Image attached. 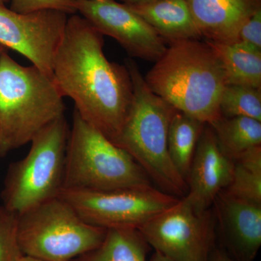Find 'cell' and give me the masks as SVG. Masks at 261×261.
Here are the masks:
<instances>
[{"instance_id":"obj_27","label":"cell","mask_w":261,"mask_h":261,"mask_svg":"<svg viewBox=\"0 0 261 261\" xmlns=\"http://www.w3.org/2000/svg\"><path fill=\"white\" fill-rule=\"evenodd\" d=\"M149 261H175L172 259L169 258V257L165 256L163 254L160 253L159 252H154V254L152 255L150 260Z\"/></svg>"},{"instance_id":"obj_23","label":"cell","mask_w":261,"mask_h":261,"mask_svg":"<svg viewBox=\"0 0 261 261\" xmlns=\"http://www.w3.org/2000/svg\"><path fill=\"white\" fill-rule=\"evenodd\" d=\"M10 9L22 13L53 10L70 15L77 13L75 0H10Z\"/></svg>"},{"instance_id":"obj_10","label":"cell","mask_w":261,"mask_h":261,"mask_svg":"<svg viewBox=\"0 0 261 261\" xmlns=\"http://www.w3.org/2000/svg\"><path fill=\"white\" fill-rule=\"evenodd\" d=\"M68 15L45 10L22 14L0 5V44L27 58L53 78V63Z\"/></svg>"},{"instance_id":"obj_1","label":"cell","mask_w":261,"mask_h":261,"mask_svg":"<svg viewBox=\"0 0 261 261\" xmlns=\"http://www.w3.org/2000/svg\"><path fill=\"white\" fill-rule=\"evenodd\" d=\"M103 35L87 19L68 16L53 63V80L85 121L111 141L126 121L133 84L126 65L109 61Z\"/></svg>"},{"instance_id":"obj_32","label":"cell","mask_w":261,"mask_h":261,"mask_svg":"<svg viewBox=\"0 0 261 261\" xmlns=\"http://www.w3.org/2000/svg\"><path fill=\"white\" fill-rule=\"evenodd\" d=\"M76 2H95V1H102V0H75Z\"/></svg>"},{"instance_id":"obj_13","label":"cell","mask_w":261,"mask_h":261,"mask_svg":"<svg viewBox=\"0 0 261 261\" xmlns=\"http://www.w3.org/2000/svg\"><path fill=\"white\" fill-rule=\"evenodd\" d=\"M215 202L228 253L238 261H253L261 246V204L223 191Z\"/></svg>"},{"instance_id":"obj_31","label":"cell","mask_w":261,"mask_h":261,"mask_svg":"<svg viewBox=\"0 0 261 261\" xmlns=\"http://www.w3.org/2000/svg\"><path fill=\"white\" fill-rule=\"evenodd\" d=\"M10 0H0V5H5L7 3H9Z\"/></svg>"},{"instance_id":"obj_12","label":"cell","mask_w":261,"mask_h":261,"mask_svg":"<svg viewBox=\"0 0 261 261\" xmlns=\"http://www.w3.org/2000/svg\"><path fill=\"white\" fill-rule=\"evenodd\" d=\"M233 161L220 148L210 125L205 124L197 142L187 178L185 199L197 210L207 211L229 185Z\"/></svg>"},{"instance_id":"obj_4","label":"cell","mask_w":261,"mask_h":261,"mask_svg":"<svg viewBox=\"0 0 261 261\" xmlns=\"http://www.w3.org/2000/svg\"><path fill=\"white\" fill-rule=\"evenodd\" d=\"M63 97L53 78L35 65L23 66L5 51L0 59V130L10 150L30 143L65 116Z\"/></svg>"},{"instance_id":"obj_20","label":"cell","mask_w":261,"mask_h":261,"mask_svg":"<svg viewBox=\"0 0 261 261\" xmlns=\"http://www.w3.org/2000/svg\"><path fill=\"white\" fill-rule=\"evenodd\" d=\"M223 192L261 204V146L248 149L233 161L232 177Z\"/></svg>"},{"instance_id":"obj_22","label":"cell","mask_w":261,"mask_h":261,"mask_svg":"<svg viewBox=\"0 0 261 261\" xmlns=\"http://www.w3.org/2000/svg\"><path fill=\"white\" fill-rule=\"evenodd\" d=\"M22 255L18 243V215L0 205V261H17Z\"/></svg>"},{"instance_id":"obj_16","label":"cell","mask_w":261,"mask_h":261,"mask_svg":"<svg viewBox=\"0 0 261 261\" xmlns=\"http://www.w3.org/2000/svg\"><path fill=\"white\" fill-rule=\"evenodd\" d=\"M219 58L226 84H240L261 89V50L238 42L224 44L206 40Z\"/></svg>"},{"instance_id":"obj_11","label":"cell","mask_w":261,"mask_h":261,"mask_svg":"<svg viewBox=\"0 0 261 261\" xmlns=\"http://www.w3.org/2000/svg\"><path fill=\"white\" fill-rule=\"evenodd\" d=\"M76 9L103 36L116 39L130 56L156 62L166 50L163 38L125 3L76 2Z\"/></svg>"},{"instance_id":"obj_21","label":"cell","mask_w":261,"mask_h":261,"mask_svg":"<svg viewBox=\"0 0 261 261\" xmlns=\"http://www.w3.org/2000/svg\"><path fill=\"white\" fill-rule=\"evenodd\" d=\"M221 116L247 117L261 121V89L226 84L219 102Z\"/></svg>"},{"instance_id":"obj_29","label":"cell","mask_w":261,"mask_h":261,"mask_svg":"<svg viewBox=\"0 0 261 261\" xmlns=\"http://www.w3.org/2000/svg\"><path fill=\"white\" fill-rule=\"evenodd\" d=\"M17 261H45V260H41V259L37 258V257L29 256V255H22L21 256L19 257L18 260Z\"/></svg>"},{"instance_id":"obj_26","label":"cell","mask_w":261,"mask_h":261,"mask_svg":"<svg viewBox=\"0 0 261 261\" xmlns=\"http://www.w3.org/2000/svg\"><path fill=\"white\" fill-rule=\"evenodd\" d=\"M10 149L9 146L7 144L1 130H0V158L5 157L9 152Z\"/></svg>"},{"instance_id":"obj_30","label":"cell","mask_w":261,"mask_h":261,"mask_svg":"<svg viewBox=\"0 0 261 261\" xmlns=\"http://www.w3.org/2000/svg\"><path fill=\"white\" fill-rule=\"evenodd\" d=\"M5 51H6V47H5L4 46L0 44V59H1V57L3 56V54Z\"/></svg>"},{"instance_id":"obj_3","label":"cell","mask_w":261,"mask_h":261,"mask_svg":"<svg viewBox=\"0 0 261 261\" xmlns=\"http://www.w3.org/2000/svg\"><path fill=\"white\" fill-rule=\"evenodd\" d=\"M125 65L133 84V97L126 121L112 142L135 159L161 191L183 197L188 186L168 148V128L176 110L151 91L133 60L127 59Z\"/></svg>"},{"instance_id":"obj_28","label":"cell","mask_w":261,"mask_h":261,"mask_svg":"<svg viewBox=\"0 0 261 261\" xmlns=\"http://www.w3.org/2000/svg\"><path fill=\"white\" fill-rule=\"evenodd\" d=\"M123 3L126 5L140 4V3H147V2L156 1V0H121Z\"/></svg>"},{"instance_id":"obj_14","label":"cell","mask_w":261,"mask_h":261,"mask_svg":"<svg viewBox=\"0 0 261 261\" xmlns=\"http://www.w3.org/2000/svg\"><path fill=\"white\" fill-rule=\"evenodd\" d=\"M197 28L207 40L233 44L260 0H186Z\"/></svg>"},{"instance_id":"obj_18","label":"cell","mask_w":261,"mask_h":261,"mask_svg":"<svg viewBox=\"0 0 261 261\" xmlns=\"http://www.w3.org/2000/svg\"><path fill=\"white\" fill-rule=\"evenodd\" d=\"M206 123L176 111L168 135L170 157L182 177L187 181L197 142Z\"/></svg>"},{"instance_id":"obj_5","label":"cell","mask_w":261,"mask_h":261,"mask_svg":"<svg viewBox=\"0 0 261 261\" xmlns=\"http://www.w3.org/2000/svg\"><path fill=\"white\" fill-rule=\"evenodd\" d=\"M126 151L75 110L67 143L62 190H116L152 186Z\"/></svg>"},{"instance_id":"obj_9","label":"cell","mask_w":261,"mask_h":261,"mask_svg":"<svg viewBox=\"0 0 261 261\" xmlns=\"http://www.w3.org/2000/svg\"><path fill=\"white\" fill-rule=\"evenodd\" d=\"M138 230L156 252L175 261H207L212 250L211 215L197 210L185 197Z\"/></svg>"},{"instance_id":"obj_6","label":"cell","mask_w":261,"mask_h":261,"mask_svg":"<svg viewBox=\"0 0 261 261\" xmlns=\"http://www.w3.org/2000/svg\"><path fill=\"white\" fill-rule=\"evenodd\" d=\"M69 132L65 116L61 117L32 139L25 157L10 165L1 192L7 209L20 216L58 197Z\"/></svg>"},{"instance_id":"obj_17","label":"cell","mask_w":261,"mask_h":261,"mask_svg":"<svg viewBox=\"0 0 261 261\" xmlns=\"http://www.w3.org/2000/svg\"><path fill=\"white\" fill-rule=\"evenodd\" d=\"M148 245L138 229L109 228L99 246L73 261H147Z\"/></svg>"},{"instance_id":"obj_19","label":"cell","mask_w":261,"mask_h":261,"mask_svg":"<svg viewBox=\"0 0 261 261\" xmlns=\"http://www.w3.org/2000/svg\"><path fill=\"white\" fill-rule=\"evenodd\" d=\"M210 125L220 148L234 161L252 147L261 146V121L247 117L221 116Z\"/></svg>"},{"instance_id":"obj_25","label":"cell","mask_w":261,"mask_h":261,"mask_svg":"<svg viewBox=\"0 0 261 261\" xmlns=\"http://www.w3.org/2000/svg\"><path fill=\"white\" fill-rule=\"evenodd\" d=\"M207 261H238L229 255L227 252L221 249H214L211 250Z\"/></svg>"},{"instance_id":"obj_2","label":"cell","mask_w":261,"mask_h":261,"mask_svg":"<svg viewBox=\"0 0 261 261\" xmlns=\"http://www.w3.org/2000/svg\"><path fill=\"white\" fill-rule=\"evenodd\" d=\"M145 80L153 93L176 111L206 124L221 117L219 102L226 75L205 42L182 39L168 43Z\"/></svg>"},{"instance_id":"obj_24","label":"cell","mask_w":261,"mask_h":261,"mask_svg":"<svg viewBox=\"0 0 261 261\" xmlns=\"http://www.w3.org/2000/svg\"><path fill=\"white\" fill-rule=\"evenodd\" d=\"M239 42L261 50V8L257 10L240 29Z\"/></svg>"},{"instance_id":"obj_8","label":"cell","mask_w":261,"mask_h":261,"mask_svg":"<svg viewBox=\"0 0 261 261\" xmlns=\"http://www.w3.org/2000/svg\"><path fill=\"white\" fill-rule=\"evenodd\" d=\"M59 197L89 224L139 229L179 199L153 187L116 190H61Z\"/></svg>"},{"instance_id":"obj_15","label":"cell","mask_w":261,"mask_h":261,"mask_svg":"<svg viewBox=\"0 0 261 261\" xmlns=\"http://www.w3.org/2000/svg\"><path fill=\"white\" fill-rule=\"evenodd\" d=\"M128 5L166 42L202 37L186 0H156Z\"/></svg>"},{"instance_id":"obj_7","label":"cell","mask_w":261,"mask_h":261,"mask_svg":"<svg viewBox=\"0 0 261 261\" xmlns=\"http://www.w3.org/2000/svg\"><path fill=\"white\" fill-rule=\"evenodd\" d=\"M106 232L59 196L18 216L22 253L45 261H73L99 246Z\"/></svg>"}]
</instances>
